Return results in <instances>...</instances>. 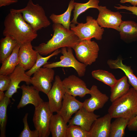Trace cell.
Returning a JSON list of instances; mask_svg holds the SVG:
<instances>
[{
    "label": "cell",
    "mask_w": 137,
    "mask_h": 137,
    "mask_svg": "<svg viewBox=\"0 0 137 137\" xmlns=\"http://www.w3.org/2000/svg\"><path fill=\"white\" fill-rule=\"evenodd\" d=\"M52 28L54 34L52 38L46 43H42L33 47L35 50L41 55H50L63 47L73 48L80 41L72 30L67 29L61 24L53 23Z\"/></svg>",
    "instance_id": "cell-1"
},
{
    "label": "cell",
    "mask_w": 137,
    "mask_h": 137,
    "mask_svg": "<svg viewBox=\"0 0 137 137\" xmlns=\"http://www.w3.org/2000/svg\"><path fill=\"white\" fill-rule=\"evenodd\" d=\"M4 25V36H12L20 46L31 42L38 35L37 31L24 20L20 12H10L5 18Z\"/></svg>",
    "instance_id": "cell-2"
},
{
    "label": "cell",
    "mask_w": 137,
    "mask_h": 137,
    "mask_svg": "<svg viewBox=\"0 0 137 137\" xmlns=\"http://www.w3.org/2000/svg\"><path fill=\"white\" fill-rule=\"evenodd\" d=\"M112 118L130 119L137 113V91L130 88L125 94L112 102L108 110Z\"/></svg>",
    "instance_id": "cell-3"
},
{
    "label": "cell",
    "mask_w": 137,
    "mask_h": 137,
    "mask_svg": "<svg viewBox=\"0 0 137 137\" xmlns=\"http://www.w3.org/2000/svg\"><path fill=\"white\" fill-rule=\"evenodd\" d=\"M10 12L21 13L24 20L37 31L51 24L43 8L38 4H33L32 0H29L25 8L19 9H11Z\"/></svg>",
    "instance_id": "cell-4"
},
{
    "label": "cell",
    "mask_w": 137,
    "mask_h": 137,
    "mask_svg": "<svg viewBox=\"0 0 137 137\" xmlns=\"http://www.w3.org/2000/svg\"><path fill=\"white\" fill-rule=\"evenodd\" d=\"M85 23H79L76 25L71 23L70 29L78 37L80 41L91 40L94 38L101 40L104 31V29L98 24L96 20L90 16H87Z\"/></svg>",
    "instance_id": "cell-5"
},
{
    "label": "cell",
    "mask_w": 137,
    "mask_h": 137,
    "mask_svg": "<svg viewBox=\"0 0 137 137\" xmlns=\"http://www.w3.org/2000/svg\"><path fill=\"white\" fill-rule=\"evenodd\" d=\"M53 113L51 111L48 102L43 101L35 107L33 121L35 129L38 132L39 137H48L50 120Z\"/></svg>",
    "instance_id": "cell-6"
},
{
    "label": "cell",
    "mask_w": 137,
    "mask_h": 137,
    "mask_svg": "<svg viewBox=\"0 0 137 137\" xmlns=\"http://www.w3.org/2000/svg\"><path fill=\"white\" fill-rule=\"evenodd\" d=\"M72 48L64 47L61 49L62 55L60 57V61L45 64L43 67L53 68L57 67H72L76 71L80 77L85 74L87 66L78 61L74 56Z\"/></svg>",
    "instance_id": "cell-7"
},
{
    "label": "cell",
    "mask_w": 137,
    "mask_h": 137,
    "mask_svg": "<svg viewBox=\"0 0 137 137\" xmlns=\"http://www.w3.org/2000/svg\"><path fill=\"white\" fill-rule=\"evenodd\" d=\"M73 48L79 61L87 66L96 61L99 50L98 44L91 40L80 41Z\"/></svg>",
    "instance_id": "cell-8"
},
{
    "label": "cell",
    "mask_w": 137,
    "mask_h": 137,
    "mask_svg": "<svg viewBox=\"0 0 137 137\" xmlns=\"http://www.w3.org/2000/svg\"><path fill=\"white\" fill-rule=\"evenodd\" d=\"M55 74L53 68L41 67L30 77V83L39 92L47 95L52 87V83L54 80Z\"/></svg>",
    "instance_id": "cell-9"
},
{
    "label": "cell",
    "mask_w": 137,
    "mask_h": 137,
    "mask_svg": "<svg viewBox=\"0 0 137 137\" xmlns=\"http://www.w3.org/2000/svg\"><path fill=\"white\" fill-rule=\"evenodd\" d=\"M65 93L62 81L59 76L56 75L52 88L46 95L49 106L52 112L58 113L60 111Z\"/></svg>",
    "instance_id": "cell-10"
},
{
    "label": "cell",
    "mask_w": 137,
    "mask_h": 137,
    "mask_svg": "<svg viewBox=\"0 0 137 137\" xmlns=\"http://www.w3.org/2000/svg\"><path fill=\"white\" fill-rule=\"evenodd\" d=\"M97 9L99 13L96 20L99 25L102 28H111L119 32V26L123 21L121 13L113 11L106 6H99Z\"/></svg>",
    "instance_id": "cell-11"
},
{
    "label": "cell",
    "mask_w": 137,
    "mask_h": 137,
    "mask_svg": "<svg viewBox=\"0 0 137 137\" xmlns=\"http://www.w3.org/2000/svg\"><path fill=\"white\" fill-rule=\"evenodd\" d=\"M66 93L74 97L83 98L90 94V89H88L85 82L78 77L72 75L62 81Z\"/></svg>",
    "instance_id": "cell-12"
},
{
    "label": "cell",
    "mask_w": 137,
    "mask_h": 137,
    "mask_svg": "<svg viewBox=\"0 0 137 137\" xmlns=\"http://www.w3.org/2000/svg\"><path fill=\"white\" fill-rule=\"evenodd\" d=\"M90 90L91 96L83 102V107L89 112H94L95 110L102 108L108 101L109 97L106 94L101 92L95 85H93Z\"/></svg>",
    "instance_id": "cell-13"
},
{
    "label": "cell",
    "mask_w": 137,
    "mask_h": 137,
    "mask_svg": "<svg viewBox=\"0 0 137 137\" xmlns=\"http://www.w3.org/2000/svg\"><path fill=\"white\" fill-rule=\"evenodd\" d=\"M38 53L33 49L31 42L21 45L19 51V65L25 71L30 69L36 61Z\"/></svg>",
    "instance_id": "cell-14"
},
{
    "label": "cell",
    "mask_w": 137,
    "mask_h": 137,
    "mask_svg": "<svg viewBox=\"0 0 137 137\" xmlns=\"http://www.w3.org/2000/svg\"><path fill=\"white\" fill-rule=\"evenodd\" d=\"M75 114L74 116L69 120L68 126L78 125L88 131L94 121L100 116L94 112L88 111L83 107Z\"/></svg>",
    "instance_id": "cell-15"
},
{
    "label": "cell",
    "mask_w": 137,
    "mask_h": 137,
    "mask_svg": "<svg viewBox=\"0 0 137 137\" xmlns=\"http://www.w3.org/2000/svg\"><path fill=\"white\" fill-rule=\"evenodd\" d=\"M83 106V103L77 100L75 97L66 93L63 98L61 108L58 113L67 123L72 115Z\"/></svg>",
    "instance_id": "cell-16"
},
{
    "label": "cell",
    "mask_w": 137,
    "mask_h": 137,
    "mask_svg": "<svg viewBox=\"0 0 137 137\" xmlns=\"http://www.w3.org/2000/svg\"><path fill=\"white\" fill-rule=\"evenodd\" d=\"M23 68L19 64L16 66L13 72L9 75L10 78L9 88L5 93V95L10 98L17 93V89L20 88L19 84L22 81L25 82L27 85L30 84V78L26 75Z\"/></svg>",
    "instance_id": "cell-17"
},
{
    "label": "cell",
    "mask_w": 137,
    "mask_h": 137,
    "mask_svg": "<svg viewBox=\"0 0 137 137\" xmlns=\"http://www.w3.org/2000/svg\"><path fill=\"white\" fill-rule=\"evenodd\" d=\"M22 90V95L17 105L18 109L23 107L27 105L32 104L35 107H38L44 101L39 94V91L33 86L24 84L20 87Z\"/></svg>",
    "instance_id": "cell-18"
},
{
    "label": "cell",
    "mask_w": 137,
    "mask_h": 137,
    "mask_svg": "<svg viewBox=\"0 0 137 137\" xmlns=\"http://www.w3.org/2000/svg\"><path fill=\"white\" fill-rule=\"evenodd\" d=\"M112 118L108 113L98 117L94 122L89 131L91 137H109Z\"/></svg>",
    "instance_id": "cell-19"
},
{
    "label": "cell",
    "mask_w": 137,
    "mask_h": 137,
    "mask_svg": "<svg viewBox=\"0 0 137 137\" xmlns=\"http://www.w3.org/2000/svg\"><path fill=\"white\" fill-rule=\"evenodd\" d=\"M67 128V123L59 113L53 115L49 125L52 137H66Z\"/></svg>",
    "instance_id": "cell-20"
},
{
    "label": "cell",
    "mask_w": 137,
    "mask_h": 137,
    "mask_svg": "<svg viewBox=\"0 0 137 137\" xmlns=\"http://www.w3.org/2000/svg\"><path fill=\"white\" fill-rule=\"evenodd\" d=\"M120 38L127 43L137 40V23L132 21H122L119 26Z\"/></svg>",
    "instance_id": "cell-21"
},
{
    "label": "cell",
    "mask_w": 137,
    "mask_h": 137,
    "mask_svg": "<svg viewBox=\"0 0 137 137\" xmlns=\"http://www.w3.org/2000/svg\"><path fill=\"white\" fill-rule=\"evenodd\" d=\"M107 63L111 69H119L122 70L127 77L129 83L137 91V77L133 73L131 66L123 64L122 59L120 58L115 60H108Z\"/></svg>",
    "instance_id": "cell-22"
},
{
    "label": "cell",
    "mask_w": 137,
    "mask_h": 137,
    "mask_svg": "<svg viewBox=\"0 0 137 137\" xmlns=\"http://www.w3.org/2000/svg\"><path fill=\"white\" fill-rule=\"evenodd\" d=\"M20 46L18 44L11 54L2 62L0 69V75H10L19 64V54Z\"/></svg>",
    "instance_id": "cell-23"
},
{
    "label": "cell",
    "mask_w": 137,
    "mask_h": 137,
    "mask_svg": "<svg viewBox=\"0 0 137 137\" xmlns=\"http://www.w3.org/2000/svg\"><path fill=\"white\" fill-rule=\"evenodd\" d=\"M18 44L15 38L11 36L7 35L1 39L0 41L1 63H2L11 54L14 48Z\"/></svg>",
    "instance_id": "cell-24"
},
{
    "label": "cell",
    "mask_w": 137,
    "mask_h": 137,
    "mask_svg": "<svg viewBox=\"0 0 137 137\" xmlns=\"http://www.w3.org/2000/svg\"><path fill=\"white\" fill-rule=\"evenodd\" d=\"M127 77L124 76L117 80L114 85L111 88L110 100L112 102L126 93L130 89V86Z\"/></svg>",
    "instance_id": "cell-25"
},
{
    "label": "cell",
    "mask_w": 137,
    "mask_h": 137,
    "mask_svg": "<svg viewBox=\"0 0 137 137\" xmlns=\"http://www.w3.org/2000/svg\"><path fill=\"white\" fill-rule=\"evenodd\" d=\"M74 0H71L69 3L66 10L63 13L60 15L52 14L49 18L53 23L61 24L65 28L70 29L71 23L70 18L72 11L74 8Z\"/></svg>",
    "instance_id": "cell-26"
},
{
    "label": "cell",
    "mask_w": 137,
    "mask_h": 137,
    "mask_svg": "<svg viewBox=\"0 0 137 137\" xmlns=\"http://www.w3.org/2000/svg\"><path fill=\"white\" fill-rule=\"evenodd\" d=\"M111 123L109 137H122L125 134L129 119L118 117Z\"/></svg>",
    "instance_id": "cell-27"
},
{
    "label": "cell",
    "mask_w": 137,
    "mask_h": 137,
    "mask_svg": "<svg viewBox=\"0 0 137 137\" xmlns=\"http://www.w3.org/2000/svg\"><path fill=\"white\" fill-rule=\"evenodd\" d=\"M99 0H89L87 2L84 3L74 2L73 18L71 21V23L75 25L77 24L78 23L77 19L78 16L89 8L97 9L99 6Z\"/></svg>",
    "instance_id": "cell-28"
},
{
    "label": "cell",
    "mask_w": 137,
    "mask_h": 137,
    "mask_svg": "<svg viewBox=\"0 0 137 137\" xmlns=\"http://www.w3.org/2000/svg\"><path fill=\"white\" fill-rule=\"evenodd\" d=\"M10 103V98L6 96L0 101V137H6V128L7 120V109Z\"/></svg>",
    "instance_id": "cell-29"
},
{
    "label": "cell",
    "mask_w": 137,
    "mask_h": 137,
    "mask_svg": "<svg viewBox=\"0 0 137 137\" xmlns=\"http://www.w3.org/2000/svg\"><path fill=\"white\" fill-rule=\"evenodd\" d=\"M91 74L93 78L108 85L110 88L114 85L117 80L112 73L102 70L93 71Z\"/></svg>",
    "instance_id": "cell-30"
},
{
    "label": "cell",
    "mask_w": 137,
    "mask_h": 137,
    "mask_svg": "<svg viewBox=\"0 0 137 137\" xmlns=\"http://www.w3.org/2000/svg\"><path fill=\"white\" fill-rule=\"evenodd\" d=\"M61 49H57L47 56L43 57L38 53L36 61L33 66L30 70L25 72L27 75L29 77L35 72L45 64L48 63L47 61L52 57L57 55L61 53Z\"/></svg>",
    "instance_id": "cell-31"
},
{
    "label": "cell",
    "mask_w": 137,
    "mask_h": 137,
    "mask_svg": "<svg viewBox=\"0 0 137 137\" xmlns=\"http://www.w3.org/2000/svg\"><path fill=\"white\" fill-rule=\"evenodd\" d=\"M66 137H91L89 131H87L79 126L68 125Z\"/></svg>",
    "instance_id": "cell-32"
},
{
    "label": "cell",
    "mask_w": 137,
    "mask_h": 137,
    "mask_svg": "<svg viewBox=\"0 0 137 137\" xmlns=\"http://www.w3.org/2000/svg\"><path fill=\"white\" fill-rule=\"evenodd\" d=\"M28 113H26L23 118L24 128L19 135V137H39V133L36 129L31 130L29 127L27 122Z\"/></svg>",
    "instance_id": "cell-33"
},
{
    "label": "cell",
    "mask_w": 137,
    "mask_h": 137,
    "mask_svg": "<svg viewBox=\"0 0 137 137\" xmlns=\"http://www.w3.org/2000/svg\"><path fill=\"white\" fill-rule=\"evenodd\" d=\"M10 80L9 75H0V91H4L8 90L10 85Z\"/></svg>",
    "instance_id": "cell-34"
},
{
    "label": "cell",
    "mask_w": 137,
    "mask_h": 137,
    "mask_svg": "<svg viewBox=\"0 0 137 137\" xmlns=\"http://www.w3.org/2000/svg\"><path fill=\"white\" fill-rule=\"evenodd\" d=\"M127 127L130 131L137 130V113L134 116L129 119Z\"/></svg>",
    "instance_id": "cell-35"
},
{
    "label": "cell",
    "mask_w": 137,
    "mask_h": 137,
    "mask_svg": "<svg viewBox=\"0 0 137 137\" xmlns=\"http://www.w3.org/2000/svg\"><path fill=\"white\" fill-rule=\"evenodd\" d=\"M119 6H114L115 8L117 10L125 9L131 12L132 14L137 16V7L136 6H127L120 4L118 5Z\"/></svg>",
    "instance_id": "cell-36"
},
{
    "label": "cell",
    "mask_w": 137,
    "mask_h": 137,
    "mask_svg": "<svg viewBox=\"0 0 137 137\" xmlns=\"http://www.w3.org/2000/svg\"><path fill=\"white\" fill-rule=\"evenodd\" d=\"M18 2V0H0V7L8 6Z\"/></svg>",
    "instance_id": "cell-37"
},
{
    "label": "cell",
    "mask_w": 137,
    "mask_h": 137,
    "mask_svg": "<svg viewBox=\"0 0 137 137\" xmlns=\"http://www.w3.org/2000/svg\"><path fill=\"white\" fill-rule=\"evenodd\" d=\"M120 2L122 3H129L133 6H137V0H120Z\"/></svg>",
    "instance_id": "cell-38"
},
{
    "label": "cell",
    "mask_w": 137,
    "mask_h": 137,
    "mask_svg": "<svg viewBox=\"0 0 137 137\" xmlns=\"http://www.w3.org/2000/svg\"><path fill=\"white\" fill-rule=\"evenodd\" d=\"M5 96L3 91H0V101L2 100Z\"/></svg>",
    "instance_id": "cell-39"
}]
</instances>
